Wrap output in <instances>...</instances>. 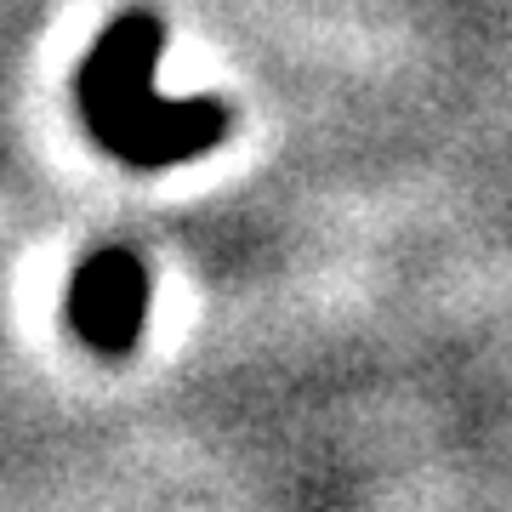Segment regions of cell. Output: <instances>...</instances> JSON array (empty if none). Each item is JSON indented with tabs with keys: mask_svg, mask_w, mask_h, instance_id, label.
Listing matches in <instances>:
<instances>
[{
	"mask_svg": "<svg viewBox=\"0 0 512 512\" xmlns=\"http://www.w3.org/2000/svg\"><path fill=\"white\" fill-rule=\"evenodd\" d=\"M143 302H148V274L143 262L126 251H97L69 291V319L97 353H131L143 336Z\"/></svg>",
	"mask_w": 512,
	"mask_h": 512,
	"instance_id": "2",
	"label": "cell"
},
{
	"mask_svg": "<svg viewBox=\"0 0 512 512\" xmlns=\"http://www.w3.org/2000/svg\"><path fill=\"white\" fill-rule=\"evenodd\" d=\"M154 57H160V23L120 18L80 69V114L97 143L126 165H177L228 137V109L217 97H188V103L154 97Z\"/></svg>",
	"mask_w": 512,
	"mask_h": 512,
	"instance_id": "1",
	"label": "cell"
}]
</instances>
